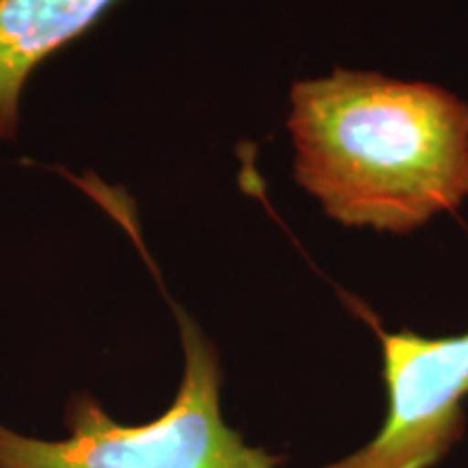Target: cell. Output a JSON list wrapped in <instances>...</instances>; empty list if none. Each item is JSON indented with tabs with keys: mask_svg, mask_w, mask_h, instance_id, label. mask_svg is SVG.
<instances>
[{
	"mask_svg": "<svg viewBox=\"0 0 468 468\" xmlns=\"http://www.w3.org/2000/svg\"><path fill=\"white\" fill-rule=\"evenodd\" d=\"M289 101L292 176L336 224L410 234L468 197V104L444 87L338 68Z\"/></svg>",
	"mask_w": 468,
	"mask_h": 468,
	"instance_id": "6da1fadb",
	"label": "cell"
},
{
	"mask_svg": "<svg viewBox=\"0 0 468 468\" xmlns=\"http://www.w3.org/2000/svg\"><path fill=\"white\" fill-rule=\"evenodd\" d=\"M183 345V378L159 417L128 425L90 390L63 410V438H37L0 420V468H282V455L250 447L221 417L219 351L197 321L172 303Z\"/></svg>",
	"mask_w": 468,
	"mask_h": 468,
	"instance_id": "7a4b0ae2",
	"label": "cell"
},
{
	"mask_svg": "<svg viewBox=\"0 0 468 468\" xmlns=\"http://www.w3.org/2000/svg\"><path fill=\"white\" fill-rule=\"evenodd\" d=\"M373 327L388 397L384 425L360 452L324 468L436 466L466 431L468 332L430 338Z\"/></svg>",
	"mask_w": 468,
	"mask_h": 468,
	"instance_id": "3957f363",
	"label": "cell"
},
{
	"mask_svg": "<svg viewBox=\"0 0 468 468\" xmlns=\"http://www.w3.org/2000/svg\"><path fill=\"white\" fill-rule=\"evenodd\" d=\"M117 0H0V139L20 128V102L31 74L80 35Z\"/></svg>",
	"mask_w": 468,
	"mask_h": 468,
	"instance_id": "277c9868",
	"label": "cell"
}]
</instances>
